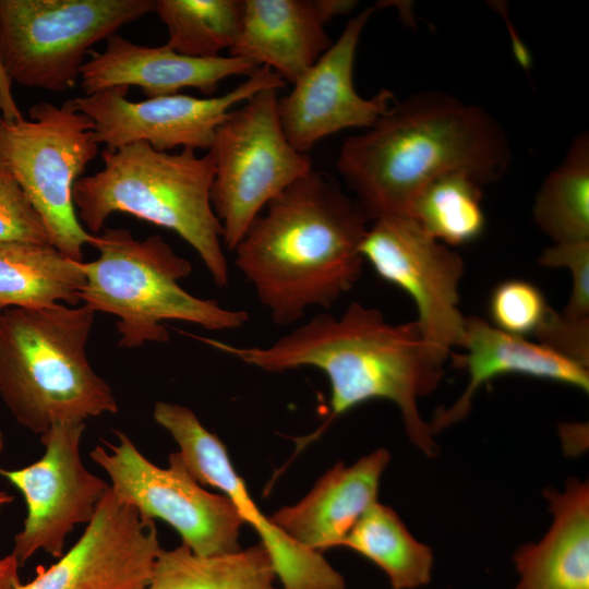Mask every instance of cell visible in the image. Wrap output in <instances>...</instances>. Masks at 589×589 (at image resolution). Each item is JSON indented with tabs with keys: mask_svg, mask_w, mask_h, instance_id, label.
<instances>
[{
	"mask_svg": "<svg viewBox=\"0 0 589 589\" xmlns=\"http://www.w3.org/2000/svg\"><path fill=\"white\" fill-rule=\"evenodd\" d=\"M481 185L454 171L428 183L414 199L409 217L440 242L464 244L479 238L485 225Z\"/></svg>",
	"mask_w": 589,
	"mask_h": 589,
	"instance_id": "obj_27",
	"label": "cell"
},
{
	"mask_svg": "<svg viewBox=\"0 0 589 589\" xmlns=\"http://www.w3.org/2000/svg\"><path fill=\"white\" fill-rule=\"evenodd\" d=\"M539 342L585 365H589V321H573L551 306L534 333Z\"/></svg>",
	"mask_w": 589,
	"mask_h": 589,
	"instance_id": "obj_31",
	"label": "cell"
},
{
	"mask_svg": "<svg viewBox=\"0 0 589 589\" xmlns=\"http://www.w3.org/2000/svg\"><path fill=\"white\" fill-rule=\"evenodd\" d=\"M85 422H60L39 436L45 447L40 459L0 476L23 494L27 515L15 534L12 554L20 565L43 550L59 558L68 536L87 525L109 490L108 482L92 473L80 453Z\"/></svg>",
	"mask_w": 589,
	"mask_h": 589,
	"instance_id": "obj_13",
	"label": "cell"
},
{
	"mask_svg": "<svg viewBox=\"0 0 589 589\" xmlns=\"http://www.w3.org/2000/svg\"><path fill=\"white\" fill-rule=\"evenodd\" d=\"M20 563L11 553L0 558V589H15L20 584Z\"/></svg>",
	"mask_w": 589,
	"mask_h": 589,
	"instance_id": "obj_33",
	"label": "cell"
},
{
	"mask_svg": "<svg viewBox=\"0 0 589 589\" xmlns=\"http://www.w3.org/2000/svg\"><path fill=\"white\" fill-rule=\"evenodd\" d=\"M533 218L555 243L589 240V137L578 135L541 185Z\"/></svg>",
	"mask_w": 589,
	"mask_h": 589,
	"instance_id": "obj_25",
	"label": "cell"
},
{
	"mask_svg": "<svg viewBox=\"0 0 589 589\" xmlns=\"http://www.w3.org/2000/svg\"><path fill=\"white\" fill-rule=\"evenodd\" d=\"M277 92L263 89L231 110L207 152L214 163L212 205L229 251L274 197L313 169L285 136Z\"/></svg>",
	"mask_w": 589,
	"mask_h": 589,
	"instance_id": "obj_9",
	"label": "cell"
},
{
	"mask_svg": "<svg viewBox=\"0 0 589 589\" xmlns=\"http://www.w3.org/2000/svg\"><path fill=\"white\" fill-rule=\"evenodd\" d=\"M260 542L236 552L197 555L187 545L160 549L144 589H281Z\"/></svg>",
	"mask_w": 589,
	"mask_h": 589,
	"instance_id": "obj_23",
	"label": "cell"
},
{
	"mask_svg": "<svg viewBox=\"0 0 589 589\" xmlns=\"http://www.w3.org/2000/svg\"><path fill=\"white\" fill-rule=\"evenodd\" d=\"M375 9L369 7L350 19L338 39L278 99L283 131L298 152L306 154L318 141L345 129H368L390 109V91L381 89L366 99L352 80L359 39Z\"/></svg>",
	"mask_w": 589,
	"mask_h": 589,
	"instance_id": "obj_16",
	"label": "cell"
},
{
	"mask_svg": "<svg viewBox=\"0 0 589 589\" xmlns=\"http://www.w3.org/2000/svg\"><path fill=\"white\" fill-rule=\"evenodd\" d=\"M89 244L98 256L81 263L86 283L80 298L95 312L119 318L120 347L168 341L163 321H183L209 330L238 329L249 321L243 310L226 309L185 291L179 281L191 274L192 265L158 235L137 240L129 229L104 228Z\"/></svg>",
	"mask_w": 589,
	"mask_h": 589,
	"instance_id": "obj_6",
	"label": "cell"
},
{
	"mask_svg": "<svg viewBox=\"0 0 589 589\" xmlns=\"http://www.w3.org/2000/svg\"><path fill=\"white\" fill-rule=\"evenodd\" d=\"M155 0H0V57L12 80L55 93L72 89L85 56Z\"/></svg>",
	"mask_w": 589,
	"mask_h": 589,
	"instance_id": "obj_8",
	"label": "cell"
},
{
	"mask_svg": "<svg viewBox=\"0 0 589 589\" xmlns=\"http://www.w3.org/2000/svg\"><path fill=\"white\" fill-rule=\"evenodd\" d=\"M265 208L233 250L236 266L272 321L289 326L356 285L369 219L332 176L313 169Z\"/></svg>",
	"mask_w": 589,
	"mask_h": 589,
	"instance_id": "obj_2",
	"label": "cell"
},
{
	"mask_svg": "<svg viewBox=\"0 0 589 589\" xmlns=\"http://www.w3.org/2000/svg\"><path fill=\"white\" fill-rule=\"evenodd\" d=\"M95 311L56 303L7 308L0 316V397L39 436L60 422L117 413L109 384L88 362Z\"/></svg>",
	"mask_w": 589,
	"mask_h": 589,
	"instance_id": "obj_4",
	"label": "cell"
},
{
	"mask_svg": "<svg viewBox=\"0 0 589 589\" xmlns=\"http://www.w3.org/2000/svg\"><path fill=\"white\" fill-rule=\"evenodd\" d=\"M465 356L456 363L467 368L465 392L448 408L437 409L429 423L434 435L469 413L474 394L488 381L506 374L550 380L589 392L588 368L542 345L505 333L483 318L466 317Z\"/></svg>",
	"mask_w": 589,
	"mask_h": 589,
	"instance_id": "obj_20",
	"label": "cell"
},
{
	"mask_svg": "<svg viewBox=\"0 0 589 589\" xmlns=\"http://www.w3.org/2000/svg\"><path fill=\"white\" fill-rule=\"evenodd\" d=\"M12 501H13L12 495H10L7 492L0 491V509L2 508V506L11 503Z\"/></svg>",
	"mask_w": 589,
	"mask_h": 589,
	"instance_id": "obj_34",
	"label": "cell"
},
{
	"mask_svg": "<svg viewBox=\"0 0 589 589\" xmlns=\"http://www.w3.org/2000/svg\"><path fill=\"white\" fill-rule=\"evenodd\" d=\"M356 5L350 0H244L229 56L267 67L293 84L333 44L325 24Z\"/></svg>",
	"mask_w": 589,
	"mask_h": 589,
	"instance_id": "obj_18",
	"label": "cell"
},
{
	"mask_svg": "<svg viewBox=\"0 0 589 589\" xmlns=\"http://www.w3.org/2000/svg\"><path fill=\"white\" fill-rule=\"evenodd\" d=\"M389 453L378 448L351 466L336 462L299 502L271 517L293 541L323 553L337 548L363 514L377 502Z\"/></svg>",
	"mask_w": 589,
	"mask_h": 589,
	"instance_id": "obj_19",
	"label": "cell"
},
{
	"mask_svg": "<svg viewBox=\"0 0 589 589\" xmlns=\"http://www.w3.org/2000/svg\"><path fill=\"white\" fill-rule=\"evenodd\" d=\"M117 443L96 445L92 460L109 477L115 496L133 506L144 519H161L180 536L182 544L208 556L240 550L244 524L225 495L204 489L185 469L178 453L167 468L149 461L128 435L115 431Z\"/></svg>",
	"mask_w": 589,
	"mask_h": 589,
	"instance_id": "obj_10",
	"label": "cell"
},
{
	"mask_svg": "<svg viewBox=\"0 0 589 589\" xmlns=\"http://www.w3.org/2000/svg\"><path fill=\"white\" fill-rule=\"evenodd\" d=\"M3 310H4V308L0 304V316H1L2 312H3ZM2 447H3V440H2V434L0 432V452H1Z\"/></svg>",
	"mask_w": 589,
	"mask_h": 589,
	"instance_id": "obj_35",
	"label": "cell"
},
{
	"mask_svg": "<svg viewBox=\"0 0 589 589\" xmlns=\"http://www.w3.org/2000/svg\"><path fill=\"white\" fill-rule=\"evenodd\" d=\"M0 115L9 122L24 118L14 100L12 80L10 79L0 57Z\"/></svg>",
	"mask_w": 589,
	"mask_h": 589,
	"instance_id": "obj_32",
	"label": "cell"
},
{
	"mask_svg": "<svg viewBox=\"0 0 589 589\" xmlns=\"http://www.w3.org/2000/svg\"><path fill=\"white\" fill-rule=\"evenodd\" d=\"M80 73L85 95L117 86H137L147 98L195 88L212 95L219 83L235 75H251L259 67L238 57L193 58L167 45L142 46L115 34L103 51H91Z\"/></svg>",
	"mask_w": 589,
	"mask_h": 589,
	"instance_id": "obj_17",
	"label": "cell"
},
{
	"mask_svg": "<svg viewBox=\"0 0 589 589\" xmlns=\"http://www.w3.org/2000/svg\"><path fill=\"white\" fill-rule=\"evenodd\" d=\"M82 262L50 244L0 242V304L4 309L77 304L86 283Z\"/></svg>",
	"mask_w": 589,
	"mask_h": 589,
	"instance_id": "obj_22",
	"label": "cell"
},
{
	"mask_svg": "<svg viewBox=\"0 0 589 589\" xmlns=\"http://www.w3.org/2000/svg\"><path fill=\"white\" fill-rule=\"evenodd\" d=\"M160 549L155 521L109 488L76 543L15 589H144Z\"/></svg>",
	"mask_w": 589,
	"mask_h": 589,
	"instance_id": "obj_15",
	"label": "cell"
},
{
	"mask_svg": "<svg viewBox=\"0 0 589 589\" xmlns=\"http://www.w3.org/2000/svg\"><path fill=\"white\" fill-rule=\"evenodd\" d=\"M104 167L73 187L80 223L97 235L116 212L172 230L199 254L214 283L226 287L229 266L223 229L211 200L214 163L183 148L154 149L144 142L100 154Z\"/></svg>",
	"mask_w": 589,
	"mask_h": 589,
	"instance_id": "obj_5",
	"label": "cell"
},
{
	"mask_svg": "<svg viewBox=\"0 0 589 589\" xmlns=\"http://www.w3.org/2000/svg\"><path fill=\"white\" fill-rule=\"evenodd\" d=\"M503 130L483 109L438 92L395 104L372 127L346 139L337 169L368 219L409 216L420 191L454 171L480 185L509 163Z\"/></svg>",
	"mask_w": 589,
	"mask_h": 589,
	"instance_id": "obj_3",
	"label": "cell"
},
{
	"mask_svg": "<svg viewBox=\"0 0 589 589\" xmlns=\"http://www.w3.org/2000/svg\"><path fill=\"white\" fill-rule=\"evenodd\" d=\"M154 12L167 27L165 45L184 56L209 59L235 45L244 0H155Z\"/></svg>",
	"mask_w": 589,
	"mask_h": 589,
	"instance_id": "obj_26",
	"label": "cell"
},
{
	"mask_svg": "<svg viewBox=\"0 0 589 589\" xmlns=\"http://www.w3.org/2000/svg\"><path fill=\"white\" fill-rule=\"evenodd\" d=\"M28 116L9 122L0 115V155L41 217L49 244L82 262L93 235L77 218L72 192L98 153L93 122L73 99L37 103Z\"/></svg>",
	"mask_w": 589,
	"mask_h": 589,
	"instance_id": "obj_7",
	"label": "cell"
},
{
	"mask_svg": "<svg viewBox=\"0 0 589 589\" xmlns=\"http://www.w3.org/2000/svg\"><path fill=\"white\" fill-rule=\"evenodd\" d=\"M339 546L378 566L393 589H416L431 580V549L409 532L394 509L378 502L363 514Z\"/></svg>",
	"mask_w": 589,
	"mask_h": 589,
	"instance_id": "obj_24",
	"label": "cell"
},
{
	"mask_svg": "<svg viewBox=\"0 0 589 589\" xmlns=\"http://www.w3.org/2000/svg\"><path fill=\"white\" fill-rule=\"evenodd\" d=\"M285 85L272 69L259 67L220 96L199 98L175 94L133 101L128 98L129 87L117 86L73 101L92 120L98 144H105L109 151L137 142L159 152L176 147L208 151L216 129L236 105L263 89H279Z\"/></svg>",
	"mask_w": 589,
	"mask_h": 589,
	"instance_id": "obj_11",
	"label": "cell"
},
{
	"mask_svg": "<svg viewBox=\"0 0 589 589\" xmlns=\"http://www.w3.org/2000/svg\"><path fill=\"white\" fill-rule=\"evenodd\" d=\"M360 252L382 279L413 300L416 322L433 349L447 358L452 347H462L466 317L458 308V287L465 265L457 252L409 216L374 219Z\"/></svg>",
	"mask_w": 589,
	"mask_h": 589,
	"instance_id": "obj_12",
	"label": "cell"
},
{
	"mask_svg": "<svg viewBox=\"0 0 589 589\" xmlns=\"http://www.w3.org/2000/svg\"><path fill=\"white\" fill-rule=\"evenodd\" d=\"M553 522L537 543L514 554L515 589H589V486L570 479L563 491L546 489Z\"/></svg>",
	"mask_w": 589,
	"mask_h": 589,
	"instance_id": "obj_21",
	"label": "cell"
},
{
	"mask_svg": "<svg viewBox=\"0 0 589 589\" xmlns=\"http://www.w3.org/2000/svg\"><path fill=\"white\" fill-rule=\"evenodd\" d=\"M49 244L43 219L0 155V242Z\"/></svg>",
	"mask_w": 589,
	"mask_h": 589,
	"instance_id": "obj_29",
	"label": "cell"
},
{
	"mask_svg": "<svg viewBox=\"0 0 589 589\" xmlns=\"http://www.w3.org/2000/svg\"><path fill=\"white\" fill-rule=\"evenodd\" d=\"M245 364L268 373L299 368L323 372L330 386L325 422L299 443L309 444L352 408L373 399L394 402L409 440L426 456L437 454L418 399L441 382L446 357L423 338L416 321L392 324L373 306L352 302L339 315L316 314L268 346L240 347L199 338Z\"/></svg>",
	"mask_w": 589,
	"mask_h": 589,
	"instance_id": "obj_1",
	"label": "cell"
},
{
	"mask_svg": "<svg viewBox=\"0 0 589 589\" xmlns=\"http://www.w3.org/2000/svg\"><path fill=\"white\" fill-rule=\"evenodd\" d=\"M549 309L550 305L539 288L520 279L498 284L489 301V312L494 326L520 337L534 334Z\"/></svg>",
	"mask_w": 589,
	"mask_h": 589,
	"instance_id": "obj_28",
	"label": "cell"
},
{
	"mask_svg": "<svg viewBox=\"0 0 589 589\" xmlns=\"http://www.w3.org/2000/svg\"><path fill=\"white\" fill-rule=\"evenodd\" d=\"M539 263L569 269L573 288L562 315L573 321H589V240L555 243L541 253Z\"/></svg>",
	"mask_w": 589,
	"mask_h": 589,
	"instance_id": "obj_30",
	"label": "cell"
},
{
	"mask_svg": "<svg viewBox=\"0 0 589 589\" xmlns=\"http://www.w3.org/2000/svg\"><path fill=\"white\" fill-rule=\"evenodd\" d=\"M154 420L166 429L179 447L188 472L202 485L218 489L237 508L243 522L257 532L281 589H345V579L322 555L293 541L249 495L232 466L225 444L209 432L188 407L157 401Z\"/></svg>",
	"mask_w": 589,
	"mask_h": 589,
	"instance_id": "obj_14",
	"label": "cell"
}]
</instances>
